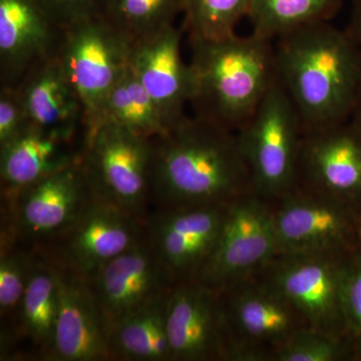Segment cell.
I'll use <instances>...</instances> for the list:
<instances>
[{
	"label": "cell",
	"instance_id": "1",
	"mask_svg": "<svg viewBox=\"0 0 361 361\" xmlns=\"http://www.w3.org/2000/svg\"><path fill=\"white\" fill-rule=\"evenodd\" d=\"M152 144V210L228 207L255 193L232 130L186 115Z\"/></svg>",
	"mask_w": 361,
	"mask_h": 361
},
{
	"label": "cell",
	"instance_id": "2",
	"mask_svg": "<svg viewBox=\"0 0 361 361\" xmlns=\"http://www.w3.org/2000/svg\"><path fill=\"white\" fill-rule=\"evenodd\" d=\"M276 78L305 130L348 122L361 90V49L330 21L306 25L274 42Z\"/></svg>",
	"mask_w": 361,
	"mask_h": 361
},
{
	"label": "cell",
	"instance_id": "3",
	"mask_svg": "<svg viewBox=\"0 0 361 361\" xmlns=\"http://www.w3.org/2000/svg\"><path fill=\"white\" fill-rule=\"evenodd\" d=\"M189 42L194 115L236 133L276 80L274 42L235 33Z\"/></svg>",
	"mask_w": 361,
	"mask_h": 361
},
{
	"label": "cell",
	"instance_id": "4",
	"mask_svg": "<svg viewBox=\"0 0 361 361\" xmlns=\"http://www.w3.org/2000/svg\"><path fill=\"white\" fill-rule=\"evenodd\" d=\"M303 133L300 116L276 78L236 132L258 196L276 202L295 190Z\"/></svg>",
	"mask_w": 361,
	"mask_h": 361
},
{
	"label": "cell",
	"instance_id": "5",
	"mask_svg": "<svg viewBox=\"0 0 361 361\" xmlns=\"http://www.w3.org/2000/svg\"><path fill=\"white\" fill-rule=\"evenodd\" d=\"M153 144L115 123H102L85 135L82 164L94 197L147 219L152 211Z\"/></svg>",
	"mask_w": 361,
	"mask_h": 361
},
{
	"label": "cell",
	"instance_id": "6",
	"mask_svg": "<svg viewBox=\"0 0 361 361\" xmlns=\"http://www.w3.org/2000/svg\"><path fill=\"white\" fill-rule=\"evenodd\" d=\"M350 256L280 253L254 276L283 297L306 326L348 341L342 287Z\"/></svg>",
	"mask_w": 361,
	"mask_h": 361
},
{
	"label": "cell",
	"instance_id": "7",
	"mask_svg": "<svg viewBox=\"0 0 361 361\" xmlns=\"http://www.w3.org/2000/svg\"><path fill=\"white\" fill-rule=\"evenodd\" d=\"M279 254L273 202L250 194L228 207L217 244L197 281L219 292L253 277Z\"/></svg>",
	"mask_w": 361,
	"mask_h": 361
},
{
	"label": "cell",
	"instance_id": "8",
	"mask_svg": "<svg viewBox=\"0 0 361 361\" xmlns=\"http://www.w3.org/2000/svg\"><path fill=\"white\" fill-rule=\"evenodd\" d=\"M219 294L230 336L228 361H274L275 350L307 327L290 304L257 277Z\"/></svg>",
	"mask_w": 361,
	"mask_h": 361
},
{
	"label": "cell",
	"instance_id": "9",
	"mask_svg": "<svg viewBox=\"0 0 361 361\" xmlns=\"http://www.w3.org/2000/svg\"><path fill=\"white\" fill-rule=\"evenodd\" d=\"M132 45L104 16L63 30L58 56L84 106L85 130L92 127L104 99L130 68Z\"/></svg>",
	"mask_w": 361,
	"mask_h": 361
},
{
	"label": "cell",
	"instance_id": "10",
	"mask_svg": "<svg viewBox=\"0 0 361 361\" xmlns=\"http://www.w3.org/2000/svg\"><path fill=\"white\" fill-rule=\"evenodd\" d=\"M82 159L45 176L1 205V222L30 248L58 238L75 224L92 199Z\"/></svg>",
	"mask_w": 361,
	"mask_h": 361
},
{
	"label": "cell",
	"instance_id": "11",
	"mask_svg": "<svg viewBox=\"0 0 361 361\" xmlns=\"http://www.w3.org/2000/svg\"><path fill=\"white\" fill-rule=\"evenodd\" d=\"M146 221L92 197L70 229L32 250L87 279L144 238Z\"/></svg>",
	"mask_w": 361,
	"mask_h": 361
},
{
	"label": "cell",
	"instance_id": "12",
	"mask_svg": "<svg viewBox=\"0 0 361 361\" xmlns=\"http://www.w3.org/2000/svg\"><path fill=\"white\" fill-rule=\"evenodd\" d=\"M280 253L353 255L361 250V215L348 207L294 190L273 202Z\"/></svg>",
	"mask_w": 361,
	"mask_h": 361
},
{
	"label": "cell",
	"instance_id": "13",
	"mask_svg": "<svg viewBox=\"0 0 361 361\" xmlns=\"http://www.w3.org/2000/svg\"><path fill=\"white\" fill-rule=\"evenodd\" d=\"M361 215V133L349 121L305 130L296 188Z\"/></svg>",
	"mask_w": 361,
	"mask_h": 361
},
{
	"label": "cell",
	"instance_id": "14",
	"mask_svg": "<svg viewBox=\"0 0 361 361\" xmlns=\"http://www.w3.org/2000/svg\"><path fill=\"white\" fill-rule=\"evenodd\" d=\"M228 207L155 209L149 214L147 236L175 286L198 280L217 244Z\"/></svg>",
	"mask_w": 361,
	"mask_h": 361
},
{
	"label": "cell",
	"instance_id": "15",
	"mask_svg": "<svg viewBox=\"0 0 361 361\" xmlns=\"http://www.w3.org/2000/svg\"><path fill=\"white\" fill-rule=\"evenodd\" d=\"M109 330L135 311L167 296L174 288L146 235L87 278Z\"/></svg>",
	"mask_w": 361,
	"mask_h": 361
},
{
	"label": "cell",
	"instance_id": "16",
	"mask_svg": "<svg viewBox=\"0 0 361 361\" xmlns=\"http://www.w3.org/2000/svg\"><path fill=\"white\" fill-rule=\"evenodd\" d=\"M167 326L172 361H228L230 336L219 292L198 281L176 285Z\"/></svg>",
	"mask_w": 361,
	"mask_h": 361
},
{
	"label": "cell",
	"instance_id": "17",
	"mask_svg": "<svg viewBox=\"0 0 361 361\" xmlns=\"http://www.w3.org/2000/svg\"><path fill=\"white\" fill-rule=\"evenodd\" d=\"M184 30L168 26L132 45L130 68L156 104L167 130L190 104L189 63L182 56Z\"/></svg>",
	"mask_w": 361,
	"mask_h": 361
},
{
	"label": "cell",
	"instance_id": "18",
	"mask_svg": "<svg viewBox=\"0 0 361 361\" xmlns=\"http://www.w3.org/2000/svg\"><path fill=\"white\" fill-rule=\"evenodd\" d=\"M63 35L35 0H0L1 87H18L35 66L56 56Z\"/></svg>",
	"mask_w": 361,
	"mask_h": 361
},
{
	"label": "cell",
	"instance_id": "19",
	"mask_svg": "<svg viewBox=\"0 0 361 361\" xmlns=\"http://www.w3.org/2000/svg\"><path fill=\"white\" fill-rule=\"evenodd\" d=\"M52 264L59 304L51 361H110L106 325L89 283L84 277Z\"/></svg>",
	"mask_w": 361,
	"mask_h": 361
},
{
	"label": "cell",
	"instance_id": "20",
	"mask_svg": "<svg viewBox=\"0 0 361 361\" xmlns=\"http://www.w3.org/2000/svg\"><path fill=\"white\" fill-rule=\"evenodd\" d=\"M35 252L13 334L0 348L1 360L51 361L59 316V287L51 261Z\"/></svg>",
	"mask_w": 361,
	"mask_h": 361
},
{
	"label": "cell",
	"instance_id": "21",
	"mask_svg": "<svg viewBox=\"0 0 361 361\" xmlns=\"http://www.w3.org/2000/svg\"><path fill=\"white\" fill-rule=\"evenodd\" d=\"M85 139L40 129L28 123L0 147L1 205L25 188L82 159Z\"/></svg>",
	"mask_w": 361,
	"mask_h": 361
},
{
	"label": "cell",
	"instance_id": "22",
	"mask_svg": "<svg viewBox=\"0 0 361 361\" xmlns=\"http://www.w3.org/2000/svg\"><path fill=\"white\" fill-rule=\"evenodd\" d=\"M16 87L20 90L28 123L85 142L84 106L58 54L35 66Z\"/></svg>",
	"mask_w": 361,
	"mask_h": 361
},
{
	"label": "cell",
	"instance_id": "23",
	"mask_svg": "<svg viewBox=\"0 0 361 361\" xmlns=\"http://www.w3.org/2000/svg\"><path fill=\"white\" fill-rule=\"evenodd\" d=\"M170 293L109 330L110 361H172L167 326Z\"/></svg>",
	"mask_w": 361,
	"mask_h": 361
},
{
	"label": "cell",
	"instance_id": "24",
	"mask_svg": "<svg viewBox=\"0 0 361 361\" xmlns=\"http://www.w3.org/2000/svg\"><path fill=\"white\" fill-rule=\"evenodd\" d=\"M102 123H115L149 139L167 130L156 104L130 68L104 99L96 120L87 130V134Z\"/></svg>",
	"mask_w": 361,
	"mask_h": 361
},
{
	"label": "cell",
	"instance_id": "25",
	"mask_svg": "<svg viewBox=\"0 0 361 361\" xmlns=\"http://www.w3.org/2000/svg\"><path fill=\"white\" fill-rule=\"evenodd\" d=\"M343 0H252L248 18L252 33L275 42L306 25L330 21Z\"/></svg>",
	"mask_w": 361,
	"mask_h": 361
},
{
	"label": "cell",
	"instance_id": "26",
	"mask_svg": "<svg viewBox=\"0 0 361 361\" xmlns=\"http://www.w3.org/2000/svg\"><path fill=\"white\" fill-rule=\"evenodd\" d=\"M35 252L16 237L6 223L0 230V348L13 336L16 318L30 271Z\"/></svg>",
	"mask_w": 361,
	"mask_h": 361
},
{
	"label": "cell",
	"instance_id": "27",
	"mask_svg": "<svg viewBox=\"0 0 361 361\" xmlns=\"http://www.w3.org/2000/svg\"><path fill=\"white\" fill-rule=\"evenodd\" d=\"M184 0H108L104 16L132 44L174 25Z\"/></svg>",
	"mask_w": 361,
	"mask_h": 361
},
{
	"label": "cell",
	"instance_id": "28",
	"mask_svg": "<svg viewBox=\"0 0 361 361\" xmlns=\"http://www.w3.org/2000/svg\"><path fill=\"white\" fill-rule=\"evenodd\" d=\"M252 0H184L183 30L189 40H217L235 35L248 18Z\"/></svg>",
	"mask_w": 361,
	"mask_h": 361
},
{
	"label": "cell",
	"instance_id": "29",
	"mask_svg": "<svg viewBox=\"0 0 361 361\" xmlns=\"http://www.w3.org/2000/svg\"><path fill=\"white\" fill-rule=\"evenodd\" d=\"M274 361H355L345 339L303 327L275 350Z\"/></svg>",
	"mask_w": 361,
	"mask_h": 361
},
{
	"label": "cell",
	"instance_id": "30",
	"mask_svg": "<svg viewBox=\"0 0 361 361\" xmlns=\"http://www.w3.org/2000/svg\"><path fill=\"white\" fill-rule=\"evenodd\" d=\"M346 336L355 361H361V250L348 258L342 287Z\"/></svg>",
	"mask_w": 361,
	"mask_h": 361
},
{
	"label": "cell",
	"instance_id": "31",
	"mask_svg": "<svg viewBox=\"0 0 361 361\" xmlns=\"http://www.w3.org/2000/svg\"><path fill=\"white\" fill-rule=\"evenodd\" d=\"M42 11L61 30L104 16L108 0H35Z\"/></svg>",
	"mask_w": 361,
	"mask_h": 361
},
{
	"label": "cell",
	"instance_id": "32",
	"mask_svg": "<svg viewBox=\"0 0 361 361\" xmlns=\"http://www.w3.org/2000/svg\"><path fill=\"white\" fill-rule=\"evenodd\" d=\"M20 90L1 87L0 90V147L16 137L28 125Z\"/></svg>",
	"mask_w": 361,
	"mask_h": 361
},
{
	"label": "cell",
	"instance_id": "33",
	"mask_svg": "<svg viewBox=\"0 0 361 361\" xmlns=\"http://www.w3.org/2000/svg\"><path fill=\"white\" fill-rule=\"evenodd\" d=\"M346 30L361 49V0H353L350 20Z\"/></svg>",
	"mask_w": 361,
	"mask_h": 361
},
{
	"label": "cell",
	"instance_id": "34",
	"mask_svg": "<svg viewBox=\"0 0 361 361\" xmlns=\"http://www.w3.org/2000/svg\"><path fill=\"white\" fill-rule=\"evenodd\" d=\"M349 122L353 123L356 129L361 133V90L360 96H358L357 99H356L355 108H353V113H351Z\"/></svg>",
	"mask_w": 361,
	"mask_h": 361
}]
</instances>
